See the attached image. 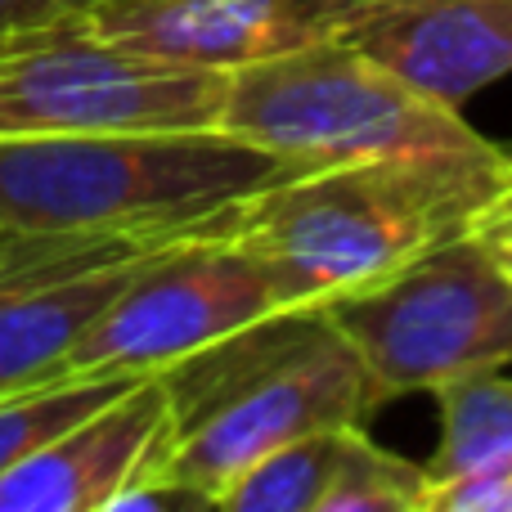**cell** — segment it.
I'll return each mask as SVG.
<instances>
[{"label":"cell","instance_id":"obj_1","mask_svg":"<svg viewBox=\"0 0 512 512\" xmlns=\"http://www.w3.org/2000/svg\"><path fill=\"white\" fill-rule=\"evenodd\" d=\"M512 212V153L445 162H355L297 171L230 216L283 310H328Z\"/></svg>","mask_w":512,"mask_h":512},{"label":"cell","instance_id":"obj_2","mask_svg":"<svg viewBox=\"0 0 512 512\" xmlns=\"http://www.w3.org/2000/svg\"><path fill=\"white\" fill-rule=\"evenodd\" d=\"M297 176L225 131L0 135V239H171Z\"/></svg>","mask_w":512,"mask_h":512},{"label":"cell","instance_id":"obj_3","mask_svg":"<svg viewBox=\"0 0 512 512\" xmlns=\"http://www.w3.org/2000/svg\"><path fill=\"white\" fill-rule=\"evenodd\" d=\"M162 378L180 414L167 472L212 508L279 445L369 423L387 405L324 310L265 319Z\"/></svg>","mask_w":512,"mask_h":512},{"label":"cell","instance_id":"obj_4","mask_svg":"<svg viewBox=\"0 0 512 512\" xmlns=\"http://www.w3.org/2000/svg\"><path fill=\"white\" fill-rule=\"evenodd\" d=\"M216 131L274 153L292 171L504 153L472 131L463 108L418 90L342 32L234 68Z\"/></svg>","mask_w":512,"mask_h":512},{"label":"cell","instance_id":"obj_5","mask_svg":"<svg viewBox=\"0 0 512 512\" xmlns=\"http://www.w3.org/2000/svg\"><path fill=\"white\" fill-rule=\"evenodd\" d=\"M324 315L355 346L382 400L512 364V279L490 230L445 239Z\"/></svg>","mask_w":512,"mask_h":512},{"label":"cell","instance_id":"obj_6","mask_svg":"<svg viewBox=\"0 0 512 512\" xmlns=\"http://www.w3.org/2000/svg\"><path fill=\"white\" fill-rule=\"evenodd\" d=\"M279 315L288 310L270 274L225 216L144 256L126 288L86 328L63 373H171Z\"/></svg>","mask_w":512,"mask_h":512},{"label":"cell","instance_id":"obj_7","mask_svg":"<svg viewBox=\"0 0 512 512\" xmlns=\"http://www.w3.org/2000/svg\"><path fill=\"white\" fill-rule=\"evenodd\" d=\"M230 72L149 59L77 23L0 59V135L216 131Z\"/></svg>","mask_w":512,"mask_h":512},{"label":"cell","instance_id":"obj_8","mask_svg":"<svg viewBox=\"0 0 512 512\" xmlns=\"http://www.w3.org/2000/svg\"><path fill=\"white\" fill-rule=\"evenodd\" d=\"M158 243L167 239H0V396L59 378Z\"/></svg>","mask_w":512,"mask_h":512},{"label":"cell","instance_id":"obj_9","mask_svg":"<svg viewBox=\"0 0 512 512\" xmlns=\"http://www.w3.org/2000/svg\"><path fill=\"white\" fill-rule=\"evenodd\" d=\"M176 427L171 382L162 373L135 378L5 472L0 512H113L126 490L167 468Z\"/></svg>","mask_w":512,"mask_h":512},{"label":"cell","instance_id":"obj_10","mask_svg":"<svg viewBox=\"0 0 512 512\" xmlns=\"http://www.w3.org/2000/svg\"><path fill=\"white\" fill-rule=\"evenodd\" d=\"M337 18L333 0H99L77 27L149 59L234 72L337 32Z\"/></svg>","mask_w":512,"mask_h":512},{"label":"cell","instance_id":"obj_11","mask_svg":"<svg viewBox=\"0 0 512 512\" xmlns=\"http://www.w3.org/2000/svg\"><path fill=\"white\" fill-rule=\"evenodd\" d=\"M337 32L454 108L512 77V0H364Z\"/></svg>","mask_w":512,"mask_h":512},{"label":"cell","instance_id":"obj_12","mask_svg":"<svg viewBox=\"0 0 512 512\" xmlns=\"http://www.w3.org/2000/svg\"><path fill=\"white\" fill-rule=\"evenodd\" d=\"M432 396L441 400V445L427 459L432 486L512 463V373L481 369Z\"/></svg>","mask_w":512,"mask_h":512},{"label":"cell","instance_id":"obj_13","mask_svg":"<svg viewBox=\"0 0 512 512\" xmlns=\"http://www.w3.org/2000/svg\"><path fill=\"white\" fill-rule=\"evenodd\" d=\"M346 432L351 427H333V432H315L292 445H279L274 454L256 459L216 499V508H225V512H319L328 486H333Z\"/></svg>","mask_w":512,"mask_h":512},{"label":"cell","instance_id":"obj_14","mask_svg":"<svg viewBox=\"0 0 512 512\" xmlns=\"http://www.w3.org/2000/svg\"><path fill=\"white\" fill-rule=\"evenodd\" d=\"M131 382L135 378H113V373H59L41 387L0 396V477Z\"/></svg>","mask_w":512,"mask_h":512},{"label":"cell","instance_id":"obj_15","mask_svg":"<svg viewBox=\"0 0 512 512\" xmlns=\"http://www.w3.org/2000/svg\"><path fill=\"white\" fill-rule=\"evenodd\" d=\"M427 490H432L427 463H409L382 450L360 423L346 432L333 486L319 512H427Z\"/></svg>","mask_w":512,"mask_h":512},{"label":"cell","instance_id":"obj_16","mask_svg":"<svg viewBox=\"0 0 512 512\" xmlns=\"http://www.w3.org/2000/svg\"><path fill=\"white\" fill-rule=\"evenodd\" d=\"M427 512H512V463L436 481L427 490Z\"/></svg>","mask_w":512,"mask_h":512},{"label":"cell","instance_id":"obj_17","mask_svg":"<svg viewBox=\"0 0 512 512\" xmlns=\"http://www.w3.org/2000/svg\"><path fill=\"white\" fill-rule=\"evenodd\" d=\"M99 0H0V36L50 32V27L77 23Z\"/></svg>","mask_w":512,"mask_h":512},{"label":"cell","instance_id":"obj_18","mask_svg":"<svg viewBox=\"0 0 512 512\" xmlns=\"http://www.w3.org/2000/svg\"><path fill=\"white\" fill-rule=\"evenodd\" d=\"M490 243H495L499 265H504V270H508V279H512V221L495 225V230H490Z\"/></svg>","mask_w":512,"mask_h":512},{"label":"cell","instance_id":"obj_19","mask_svg":"<svg viewBox=\"0 0 512 512\" xmlns=\"http://www.w3.org/2000/svg\"><path fill=\"white\" fill-rule=\"evenodd\" d=\"M63 27H68V23H63ZM50 32H54V27H50ZM36 36H45V32H27V36H0V59H9V54H14V50H23L27 41H36Z\"/></svg>","mask_w":512,"mask_h":512},{"label":"cell","instance_id":"obj_20","mask_svg":"<svg viewBox=\"0 0 512 512\" xmlns=\"http://www.w3.org/2000/svg\"><path fill=\"white\" fill-rule=\"evenodd\" d=\"M337 9H351V5H364V0H333Z\"/></svg>","mask_w":512,"mask_h":512},{"label":"cell","instance_id":"obj_21","mask_svg":"<svg viewBox=\"0 0 512 512\" xmlns=\"http://www.w3.org/2000/svg\"><path fill=\"white\" fill-rule=\"evenodd\" d=\"M508 221H512V212H508Z\"/></svg>","mask_w":512,"mask_h":512}]
</instances>
